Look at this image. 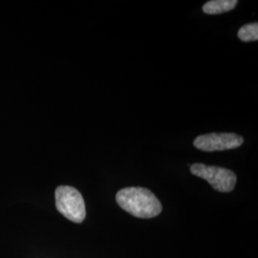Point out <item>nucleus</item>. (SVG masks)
<instances>
[{
    "label": "nucleus",
    "instance_id": "1",
    "mask_svg": "<svg viewBox=\"0 0 258 258\" xmlns=\"http://www.w3.org/2000/svg\"><path fill=\"white\" fill-rule=\"evenodd\" d=\"M120 208L138 218H153L162 212V204L148 188L124 187L116 194Z\"/></svg>",
    "mask_w": 258,
    "mask_h": 258
},
{
    "label": "nucleus",
    "instance_id": "2",
    "mask_svg": "<svg viewBox=\"0 0 258 258\" xmlns=\"http://www.w3.org/2000/svg\"><path fill=\"white\" fill-rule=\"evenodd\" d=\"M55 208L65 218L77 224L83 223L86 217L83 195L70 185H59L55 191Z\"/></svg>",
    "mask_w": 258,
    "mask_h": 258
},
{
    "label": "nucleus",
    "instance_id": "3",
    "mask_svg": "<svg viewBox=\"0 0 258 258\" xmlns=\"http://www.w3.org/2000/svg\"><path fill=\"white\" fill-rule=\"evenodd\" d=\"M190 172L212 184V187L220 192H231L233 190L237 177L233 171L225 167L207 166L204 164H194Z\"/></svg>",
    "mask_w": 258,
    "mask_h": 258
},
{
    "label": "nucleus",
    "instance_id": "4",
    "mask_svg": "<svg viewBox=\"0 0 258 258\" xmlns=\"http://www.w3.org/2000/svg\"><path fill=\"white\" fill-rule=\"evenodd\" d=\"M243 137L234 133H210L198 136L194 141V147L202 151L213 152L239 148Z\"/></svg>",
    "mask_w": 258,
    "mask_h": 258
},
{
    "label": "nucleus",
    "instance_id": "5",
    "mask_svg": "<svg viewBox=\"0 0 258 258\" xmlns=\"http://www.w3.org/2000/svg\"><path fill=\"white\" fill-rule=\"evenodd\" d=\"M237 3V0H212L204 5L203 12L208 15H219L234 9Z\"/></svg>",
    "mask_w": 258,
    "mask_h": 258
},
{
    "label": "nucleus",
    "instance_id": "6",
    "mask_svg": "<svg viewBox=\"0 0 258 258\" xmlns=\"http://www.w3.org/2000/svg\"><path fill=\"white\" fill-rule=\"evenodd\" d=\"M238 37L244 42L256 41L258 39V23L253 22L244 25L238 31Z\"/></svg>",
    "mask_w": 258,
    "mask_h": 258
}]
</instances>
